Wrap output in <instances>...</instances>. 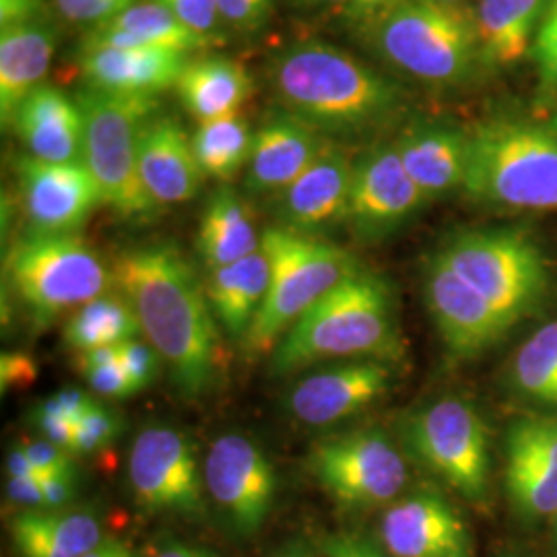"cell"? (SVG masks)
<instances>
[{
	"mask_svg": "<svg viewBox=\"0 0 557 557\" xmlns=\"http://www.w3.org/2000/svg\"><path fill=\"white\" fill-rule=\"evenodd\" d=\"M409 455L458 496L483 506L490 499L492 458L485 423L462 398H442L403 423Z\"/></svg>",
	"mask_w": 557,
	"mask_h": 557,
	"instance_id": "cell-10",
	"label": "cell"
},
{
	"mask_svg": "<svg viewBox=\"0 0 557 557\" xmlns=\"http://www.w3.org/2000/svg\"><path fill=\"white\" fill-rule=\"evenodd\" d=\"M197 248L209 273L246 259L262 248V236L248 205L232 188L223 186L207 202Z\"/></svg>",
	"mask_w": 557,
	"mask_h": 557,
	"instance_id": "cell-31",
	"label": "cell"
},
{
	"mask_svg": "<svg viewBox=\"0 0 557 557\" xmlns=\"http://www.w3.org/2000/svg\"><path fill=\"white\" fill-rule=\"evenodd\" d=\"M554 7H557V0H554Z\"/></svg>",
	"mask_w": 557,
	"mask_h": 557,
	"instance_id": "cell-60",
	"label": "cell"
},
{
	"mask_svg": "<svg viewBox=\"0 0 557 557\" xmlns=\"http://www.w3.org/2000/svg\"><path fill=\"white\" fill-rule=\"evenodd\" d=\"M271 85L281 106L319 133L372 128L400 103L393 83L326 41H299L278 52Z\"/></svg>",
	"mask_w": 557,
	"mask_h": 557,
	"instance_id": "cell-2",
	"label": "cell"
},
{
	"mask_svg": "<svg viewBox=\"0 0 557 557\" xmlns=\"http://www.w3.org/2000/svg\"><path fill=\"white\" fill-rule=\"evenodd\" d=\"M75 100L83 114V163L100 188L101 202L124 220L143 221L158 211L139 172V137L156 116L153 96H122L83 89Z\"/></svg>",
	"mask_w": 557,
	"mask_h": 557,
	"instance_id": "cell-5",
	"label": "cell"
},
{
	"mask_svg": "<svg viewBox=\"0 0 557 557\" xmlns=\"http://www.w3.org/2000/svg\"><path fill=\"white\" fill-rule=\"evenodd\" d=\"M380 543L395 557H475L465 518L434 487H418L384 510Z\"/></svg>",
	"mask_w": 557,
	"mask_h": 557,
	"instance_id": "cell-17",
	"label": "cell"
},
{
	"mask_svg": "<svg viewBox=\"0 0 557 557\" xmlns=\"http://www.w3.org/2000/svg\"><path fill=\"white\" fill-rule=\"evenodd\" d=\"M4 277L38 329L106 296L114 271L75 234H29L4 255Z\"/></svg>",
	"mask_w": 557,
	"mask_h": 557,
	"instance_id": "cell-7",
	"label": "cell"
},
{
	"mask_svg": "<svg viewBox=\"0 0 557 557\" xmlns=\"http://www.w3.org/2000/svg\"><path fill=\"white\" fill-rule=\"evenodd\" d=\"M27 457L46 478H75V467L71 453L57 446L50 440L41 438L23 444Z\"/></svg>",
	"mask_w": 557,
	"mask_h": 557,
	"instance_id": "cell-42",
	"label": "cell"
},
{
	"mask_svg": "<svg viewBox=\"0 0 557 557\" xmlns=\"http://www.w3.org/2000/svg\"><path fill=\"white\" fill-rule=\"evenodd\" d=\"M160 354L151 343L139 338H131L120 343V363L126 368L131 379L135 380L137 388H147L160 372Z\"/></svg>",
	"mask_w": 557,
	"mask_h": 557,
	"instance_id": "cell-38",
	"label": "cell"
},
{
	"mask_svg": "<svg viewBox=\"0 0 557 557\" xmlns=\"http://www.w3.org/2000/svg\"><path fill=\"white\" fill-rule=\"evenodd\" d=\"M391 386L382 359H356L299 380L289 395L294 418L308 425H331L379 400Z\"/></svg>",
	"mask_w": 557,
	"mask_h": 557,
	"instance_id": "cell-19",
	"label": "cell"
},
{
	"mask_svg": "<svg viewBox=\"0 0 557 557\" xmlns=\"http://www.w3.org/2000/svg\"><path fill=\"white\" fill-rule=\"evenodd\" d=\"M205 485L221 517L239 537H252L269 517L277 479L259 444L225 434L211 444L202 469Z\"/></svg>",
	"mask_w": 557,
	"mask_h": 557,
	"instance_id": "cell-13",
	"label": "cell"
},
{
	"mask_svg": "<svg viewBox=\"0 0 557 557\" xmlns=\"http://www.w3.org/2000/svg\"><path fill=\"white\" fill-rule=\"evenodd\" d=\"M7 473L9 478L15 479H46V475L38 471V467L27 457L23 446H15L7 457Z\"/></svg>",
	"mask_w": 557,
	"mask_h": 557,
	"instance_id": "cell-51",
	"label": "cell"
},
{
	"mask_svg": "<svg viewBox=\"0 0 557 557\" xmlns=\"http://www.w3.org/2000/svg\"><path fill=\"white\" fill-rule=\"evenodd\" d=\"M139 172L147 193L158 205L193 199L205 176L193 139L170 116H153L145 124L139 137Z\"/></svg>",
	"mask_w": 557,
	"mask_h": 557,
	"instance_id": "cell-22",
	"label": "cell"
},
{
	"mask_svg": "<svg viewBox=\"0 0 557 557\" xmlns=\"http://www.w3.org/2000/svg\"><path fill=\"white\" fill-rule=\"evenodd\" d=\"M428 2H440V4H458L460 0H428Z\"/></svg>",
	"mask_w": 557,
	"mask_h": 557,
	"instance_id": "cell-58",
	"label": "cell"
},
{
	"mask_svg": "<svg viewBox=\"0 0 557 557\" xmlns=\"http://www.w3.org/2000/svg\"><path fill=\"white\" fill-rule=\"evenodd\" d=\"M21 202L32 234H75L101 202L85 163H50L23 156L15 163Z\"/></svg>",
	"mask_w": 557,
	"mask_h": 557,
	"instance_id": "cell-16",
	"label": "cell"
},
{
	"mask_svg": "<svg viewBox=\"0 0 557 557\" xmlns=\"http://www.w3.org/2000/svg\"><path fill=\"white\" fill-rule=\"evenodd\" d=\"M535 57L543 85H547L549 89H557V36L537 34Z\"/></svg>",
	"mask_w": 557,
	"mask_h": 557,
	"instance_id": "cell-50",
	"label": "cell"
},
{
	"mask_svg": "<svg viewBox=\"0 0 557 557\" xmlns=\"http://www.w3.org/2000/svg\"><path fill=\"white\" fill-rule=\"evenodd\" d=\"M473 289L517 326L552 299L554 278L537 242L520 230H469L440 248Z\"/></svg>",
	"mask_w": 557,
	"mask_h": 557,
	"instance_id": "cell-8",
	"label": "cell"
},
{
	"mask_svg": "<svg viewBox=\"0 0 557 557\" xmlns=\"http://www.w3.org/2000/svg\"><path fill=\"white\" fill-rule=\"evenodd\" d=\"M275 0H218L221 20L238 32H259L269 21Z\"/></svg>",
	"mask_w": 557,
	"mask_h": 557,
	"instance_id": "cell-41",
	"label": "cell"
},
{
	"mask_svg": "<svg viewBox=\"0 0 557 557\" xmlns=\"http://www.w3.org/2000/svg\"><path fill=\"white\" fill-rule=\"evenodd\" d=\"M255 89L246 66L225 57L186 60L176 91L188 114L202 122L238 114Z\"/></svg>",
	"mask_w": 557,
	"mask_h": 557,
	"instance_id": "cell-28",
	"label": "cell"
},
{
	"mask_svg": "<svg viewBox=\"0 0 557 557\" xmlns=\"http://www.w3.org/2000/svg\"><path fill=\"white\" fill-rule=\"evenodd\" d=\"M398 156L425 199L462 186L467 168V133L440 124H419L400 135Z\"/></svg>",
	"mask_w": 557,
	"mask_h": 557,
	"instance_id": "cell-25",
	"label": "cell"
},
{
	"mask_svg": "<svg viewBox=\"0 0 557 557\" xmlns=\"http://www.w3.org/2000/svg\"><path fill=\"white\" fill-rule=\"evenodd\" d=\"M273 557H317L314 556V552L306 545V543H301V541H292V543H287L285 547H281L277 554Z\"/></svg>",
	"mask_w": 557,
	"mask_h": 557,
	"instance_id": "cell-55",
	"label": "cell"
},
{
	"mask_svg": "<svg viewBox=\"0 0 557 557\" xmlns=\"http://www.w3.org/2000/svg\"><path fill=\"white\" fill-rule=\"evenodd\" d=\"M54 4L66 21L100 25L137 4V0H54Z\"/></svg>",
	"mask_w": 557,
	"mask_h": 557,
	"instance_id": "cell-39",
	"label": "cell"
},
{
	"mask_svg": "<svg viewBox=\"0 0 557 557\" xmlns=\"http://www.w3.org/2000/svg\"><path fill=\"white\" fill-rule=\"evenodd\" d=\"M156 557H220L205 547H197V545H188V543H170L161 549L160 554Z\"/></svg>",
	"mask_w": 557,
	"mask_h": 557,
	"instance_id": "cell-53",
	"label": "cell"
},
{
	"mask_svg": "<svg viewBox=\"0 0 557 557\" xmlns=\"http://www.w3.org/2000/svg\"><path fill=\"white\" fill-rule=\"evenodd\" d=\"M38 376L36 361L23 354H4L0 359V380L2 391L15 388V386H27Z\"/></svg>",
	"mask_w": 557,
	"mask_h": 557,
	"instance_id": "cell-47",
	"label": "cell"
},
{
	"mask_svg": "<svg viewBox=\"0 0 557 557\" xmlns=\"http://www.w3.org/2000/svg\"><path fill=\"white\" fill-rule=\"evenodd\" d=\"M405 2L407 0H351L349 7L345 9V13L349 20L374 25L376 21L386 17L388 13H393Z\"/></svg>",
	"mask_w": 557,
	"mask_h": 557,
	"instance_id": "cell-49",
	"label": "cell"
},
{
	"mask_svg": "<svg viewBox=\"0 0 557 557\" xmlns=\"http://www.w3.org/2000/svg\"><path fill=\"white\" fill-rule=\"evenodd\" d=\"M296 2L304 7H338V4H343L347 9L351 0H296Z\"/></svg>",
	"mask_w": 557,
	"mask_h": 557,
	"instance_id": "cell-57",
	"label": "cell"
},
{
	"mask_svg": "<svg viewBox=\"0 0 557 557\" xmlns=\"http://www.w3.org/2000/svg\"><path fill=\"white\" fill-rule=\"evenodd\" d=\"M374 36L384 59L430 85H455L481 62L475 15L458 4L407 0L374 23Z\"/></svg>",
	"mask_w": 557,
	"mask_h": 557,
	"instance_id": "cell-9",
	"label": "cell"
},
{
	"mask_svg": "<svg viewBox=\"0 0 557 557\" xmlns=\"http://www.w3.org/2000/svg\"><path fill=\"white\" fill-rule=\"evenodd\" d=\"M83 376L91 386V391L100 397L128 398L133 397L135 393H139L135 380L131 379V374L120 363V359L110 366L83 370Z\"/></svg>",
	"mask_w": 557,
	"mask_h": 557,
	"instance_id": "cell-40",
	"label": "cell"
},
{
	"mask_svg": "<svg viewBox=\"0 0 557 557\" xmlns=\"http://www.w3.org/2000/svg\"><path fill=\"white\" fill-rule=\"evenodd\" d=\"M122 432V419L119 413L101 407L96 403L75 425V440H73V455H89L106 448L110 442L119 438Z\"/></svg>",
	"mask_w": 557,
	"mask_h": 557,
	"instance_id": "cell-36",
	"label": "cell"
},
{
	"mask_svg": "<svg viewBox=\"0 0 557 557\" xmlns=\"http://www.w3.org/2000/svg\"><path fill=\"white\" fill-rule=\"evenodd\" d=\"M46 479H7V498L25 510H48Z\"/></svg>",
	"mask_w": 557,
	"mask_h": 557,
	"instance_id": "cell-46",
	"label": "cell"
},
{
	"mask_svg": "<svg viewBox=\"0 0 557 557\" xmlns=\"http://www.w3.org/2000/svg\"><path fill=\"white\" fill-rule=\"evenodd\" d=\"M271 262L264 248L246 259L211 271L205 285L211 312L232 338L248 335L269 294Z\"/></svg>",
	"mask_w": 557,
	"mask_h": 557,
	"instance_id": "cell-29",
	"label": "cell"
},
{
	"mask_svg": "<svg viewBox=\"0 0 557 557\" xmlns=\"http://www.w3.org/2000/svg\"><path fill=\"white\" fill-rule=\"evenodd\" d=\"M57 46L50 21L27 23L0 32V114L11 124L25 98L46 77Z\"/></svg>",
	"mask_w": 557,
	"mask_h": 557,
	"instance_id": "cell-26",
	"label": "cell"
},
{
	"mask_svg": "<svg viewBox=\"0 0 557 557\" xmlns=\"http://www.w3.org/2000/svg\"><path fill=\"white\" fill-rule=\"evenodd\" d=\"M425 301L455 358H478L512 331V322L460 277L440 250L425 264Z\"/></svg>",
	"mask_w": 557,
	"mask_h": 557,
	"instance_id": "cell-15",
	"label": "cell"
},
{
	"mask_svg": "<svg viewBox=\"0 0 557 557\" xmlns=\"http://www.w3.org/2000/svg\"><path fill=\"white\" fill-rule=\"evenodd\" d=\"M554 517H556V539H557V512H556V515H554Z\"/></svg>",
	"mask_w": 557,
	"mask_h": 557,
	"instance_id": "cell-59",
	"label": "cell"
},
{
	"mask_svg": "<svg viewBox=\"0 0 557 557\" xmlns=\"http://www.w3.org/2000/svg\"><path fill=\"white\" fill-rule=\"evenodd\" d=\"M11 535L21 557H83L103 541L98 518L85 510H23Z\"/></svg>",
	"mask_w": 557,
	"mask_h": 557,
	"instance_id": "cell-30",
	"label": "cell"
},
{
	"mask_svg": "<svg viewBox=\"0 0 557 557\" xmlns=\"http://www.w3.org/2000/svg\"><path fill=\"white\" fill-rule=\"evenodd\" d=\"M112 271L174 386L200 397L215 376L218 331L195 269L174 246L151 244L122 252Z\"/></svg>",
	"mask_w": 557,
	"mask_h": 557,
	"instance_id": "cell-1",
	"label": "cell"
},
{
	"mask_svg": "<svg viewBox=\"0 0 557 557\" xmlns=\"http://www.w3.org/2000/svg\"><path fill=\"white\" fill-rule=\"evenodd\" d=\"M539 34L557 36V7H552V11H549L547 20H545V23H543V25H541V29H539Z\"/></svg>",
	"mask_w": 557,
	"mask_h": 557,
	"instance_id": "cell-56",
	"label": "cell"
},
{
	"mask_svg": "<svg viewBox=\"0 0 557 557\" xmlns=\"http://www.w3.org/2000/svg\"><path fill=\"white\" fill-rule=\"evenodd\" d=\"M83 557H135V554L119 541L108 539V541H101L96 549H91L89 554H85Z\"/></svg>",
	"mask_w": 557,
	"mask_h": 557,
	"instance_id": "cell-54",
	"label": "cell"
},
{
	"mask_svg": "<svg viewBox=\"0 0 557 557\" xmlns=\"http://www.w3.org/2000/svg\"><path fill=\"white\" fill-rule=\"evenodd\" d=\"M140 322L128 299L106 294L94 299L66 320L62 338L75 351H91L106 345H120L139 337Z\"/></svg>",
	"mask_w": 557,
	"mask_h": 557,
	"instance_id": "cell-33",
	"label": "cell"
},
{
	"mask_svg": "<svg viewBox=\"0 0 557 557\" xmlns=\"http://www.w3.org/2000/svg\"><path fill=\"white\" fill-rule=\"evenodd\" d=\"M11 124L29 156L50 163H83L85 126L79 103L57 87L34 89Z\"/></svg>",
	"mask_w": 557,
	"mask_h": 557,
	"instance_id": "cell-24",
	"label": "cell"
},
{
	"mask_svg": "<svg viewBox=\"0 0 557 557\" xmlns=\"http://www.w3.org/2000/svg\"><path fill=\"white\" fill-rule=\"evenodd\" d=\"M48 21L44 0H0V27L11 29L27 23Z\"/></svg>",
	"mask_w": 557,
	"mask_h": 557,
	"instance_id": "cell-45",
	"label": "cell"
},
{
	"mask_svg": "<svg viewBox=\"0 0 557 557\" xmlns=\"http://www.w3.org/2000/svg\"><path fill=\"white\" fill-rule=\"evenodd\" d=\"M423 200L428 199L407 174L397 145H379L354 161L345 221L354 236L376 242L411 220Z\"/></svg>",
	"mask_w": 557,
	"mask_h": 557,
	"instance_id": "cell-14",
	"label": "cell"
},
{
	"mask_svg": "<svg viewBox=\"0 0 557 557\" xmlns=\"http://www.w3.org/2000/svg\"><path fill=\"white\" fill-rule=\"evenodd\" d=\"M506 490L518 517L557 512V419L522 418L506 434Z\"/></svg>",
	"mask_w": 557,
	"mask_h": 557,
	"instance_id": "cell-18",
	"label": "cell"
},
{
	"mask_svg": "<svg viewBox=\"0 0 557 557\" xmlns=\"http://www.w3.org/2000/svg\"><path fill=\"white\" fill-rule=\"evenodd\" d=\"M510 379L522 397L557 407V322L541 326L520 345Z\"/></svg>",
	"mask_w": 557,
	"mask_h": 557,
	"instance_id": "cell-35",
	"label": "cell"
},
{
	"mask_svg": "<svg viewBox=\"0 0 557 557\" xmlns=\"http://www.w3.org/2000/svg\"><path fill=\"white\" fill-rule=\"evenodd\" d=\"M400 351L391 285L359 267L278 341L271 370L289 374L326 359H395Z\"/></svg>",
	"mask_w": 557,
	"mask_h": 557,
	"instance_id": "cell-3",
	"label": "cell"
},
{
	"mask_svg": "<svg viewBox=\"0 0 557 557\" xmlns=\"http://www.w3.org/2000/svg\"><path fill=\"white\" fill-rule=\"evenodd\" d=\"M324 147L319 131L289 112L267 120L255 137L246 188L255 195L283 193Z\"/></svg>",
	"mask_w": 557,
	"mask_h": 557,
	"instance_id": "cell-23",
	"label": "cell"
},
{
	"mask_svg": "<svg viewBox=\"0 0 557 557\" xmlns=\"http://www.w3.org/2000/svg\"><path fill=\"white\" fill-rule=\"evenodd\" d=\"M32 419L41 434V438L54 442L60 448L69 450L73 448V440H75V423H71L69 419L54 418V416H41V413H32ZM73 455V453H71Z\"/></svg>",
	"mask_w": 557,
	"mask_h": 557,
	"instance_id": "cell-48",
	"label": "cell"
},
{
	"mask_svg": "<svg viewBox=\"0 0 557 557\" xmlns=\"http://www.w3.org/2000/svg\"><path fill=\"white\" fill-rule=\"evenodd\" d=\"M85 48H160L174 52H197L215 46L174 17L160 2H137L114 20L94 25Z\"/></svg>",
	"mask_w": 557,
	"mask_h": 557,
	"instance_id": "cell-27",
	"label": "cell"
},
{
	"mask_svg": "<svg viewBox=\"0 0 557 557\" xmlns=\"http://www.w3.org/2000/svg\"><path fill=\"white\" fill-rule=\"evenodd\" d=\"M156 2L163 4L174 17H178L193 32L220 44L218 23L221 15L218 0H156Z\"/></svg>",
	"mask_w": 557,
	"mask_h": 557,
	"instance_id": "cell-37",
	"label": "cell"
},
{
	"mask_svg": "<svg viewBox=\"0 0 557 557\" xmlns=\"http://www.w3.org/2000/svg\"><path fill=\"white\" fill-rule=\"evenodd\" d=\"M324 557H395L382 543L359 535H333L322 541Z\"/></svg>",
	"mask_w": 557,
	"mask_h": 557,
	"instance_id": "cell-44",
	"label": "cell"
},
{
	"mask_svg": "<svg viewBox=\"0 0 557 557\" xmlns=\"http://www.w3.org/2000/svg\"><path fill=\"white\" fill-rule=\"evenodd\" d=\"M543 0H479V54L483 64L510 66L524 59L537 29Z\"/></svg>",
	"mask_w": 557,
	"mask_h": 557,
	"instance_id": "cell-32",
	"label": "cell"
},
{
	"mask_svg": "<svg viewBox=\"0 0 557 557\" xmlns=\"http://www.w3.org/2000/svg\"><path fill=\"white\" fill-rule=\"evenodd\" d=\"M255 137L248 120L238 114L199 124L193 135V149L202 174L223 182L234 178L250 163Z\"/></svg>",
	"mask_w": 557,
	"mask_h": 557,
	"instance_id": "cell-34",
	"label": "cell"
},
{
	"mask_svg": "<svg viewBox=\"0 0 557 557\" xmlns=\"http://www.w3.org/2000/svg\"><path fill=\"white\" fill-rule=\"evenodd\" d=\"M96 405V400L83 393L79 388H66L57 395L46 398L36 407L34 413L54 416V418L69 419L71 423H79V419Z\"/></svg>",
	"mask_w": 557,
	"mask_h": 557,
	"instance_id": "cell-43",
	"label": "cell"
},
{
	"mask_svg": "<svg viewBox=\"0 0 557 557\" xmlns=\"http://www.w3.org/2000/svg\"><path fill=\"white\" fill-rule=\"evenodd\" d=\"M120 359V345H106L98 347L91 351H83L79 358L81 372L89 370V368H101V366H110Z\"/></svg>",
	"mask_w": 557,
	"mask_h": 557,
	"instance_id": "cell-52",
	"label": "cell"
},
{
	"mask_svg": "<svg viewBox=\"0 0 557 557\" xmlns=\"http://www.w3.org/2000/svg\"><path fill=\"white\" fill-rule=\"evenodd\" d=\"M128 481L135 502L147 512L202 515V481L197 450L170 425L145 428L133 442Z\"/></svg>",
	"mask_w": 557,
	"mask_h": 557,
	"instance_id": "cell-12",
	"label": "cell"
},
{
	"mask_svg": "<svg viewBox=\"0 0 557 557\" xmlns=\"http://www.w3.org/2000/svg\"><path fill=\"white\" fill-rule=\"evenodd\" d=\"M186 64L182 52L160 48H85L79 69L89 89L153 96L176 87Z\"/></svg>",
	"mask_w": 557,
	"mask_h": 557,
	"instance_id": "cell-21",
	"label": "cell"
},
{
	"mask_svg": "<svg viewBox=\"0 0 557 557\" xmlns=\"http://www.w3.org/2000/svg\"><path fill=\"white\" fill-rule=\"evenodd\" d=\"M354 161L335 145H324L298 178L278 197L281 227L314 236L347 218Z\"/></svg>",
	"mask_w": 557,
	"mask_h": 557,
	"instance_id": "cell-20",
	"label": "cell"
},
{
	"mask_svg": "<svg viewBox=\"0 0 557 557\" xmlns=\"http://www.w3.org/2000/svg\"><path fill=\"white\" fill-rule=\"evenodd\" d=\"M310 471L345 508H376L395 502L409 481L397 446L376 430H361L314 444Z\"/></svg>",
	"mask_w": 557,
	"mask_h": 557,
	"instance_id": "cell-11",
	"label": "cell"
},
{
	"mask_svg": "<svg viewBox=\"0 0 557 557\" xmlns=\"http://www.w3.org/2000/svg\"><path fill=\"white\" fill-rule=\"evenodd\" d=\"M460 188L487 207L557 209V116H506L475 126L467 133Z\"/></svg>",
	"mask_w": 557,
	"mask_h": 557,
	"instance_id": "cell-4",
	"label": "cell"
},
{
	"mask_svg": "<svg viewBox=\"0 0 557 557\" xmlns=\"http://www.w3.org/2000/svg\"><path fill=\"white\" fill-rule=\"evenodd\" d=\"M262 248L271 262V285L244 337L252 356L275 349L285 333L319 299L359 269L356 257L343 248L287 227L264 230Z\"/></svg>",
	"mask_w": 557,
	"mask_h": 557,
	"instance_id": "cell-6",
	"label": "cell"
}]
</instances>
